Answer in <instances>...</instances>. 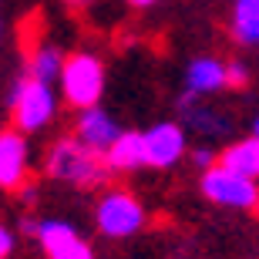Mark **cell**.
<instances>
[{"mask_svg": "<svg viewBox=\"0 0 259 259\" xmlns=\"http://www.w3.org/2000/svg\"><path fill=\"white\" fill-rule=\"evenodd\" d=\"M219 165L229 168V172H239L252 182H259V138L249 135V138H239V142H229L219 152Z\"/></svg>", "mask_w": 259, "mask_h": 259, "instance_id": "7c38bea8", "label": "cell"}, {"mask_svg": "<svg viewBox=\"0 0 259 259\" xmlns=\"http://www.w3.org/2000/svg\"><path fill=\"white\" fill-rule=\"evenodd\" d=\"M44 172L58 182L77 185V189H98L108 182L111 168L105 165V158L98 152H91L74 132L58 138L44 155Z\"/></svg>", "mask_w": 259, "mask_h": 259, "instance_id": "6da1fadb", "label": "cell"}, {"mask_svg": "<svg viewBox=\"0 0 259 259\" xmlns=\"http://www.w3.org/2000/svg\"><path fill=\"white\" fill-rule=\"evenodd\" d=\"M7 108L14 115V128L24 135H37L58 118V95H54V84H40V81H30L27 74L17 77L10 84L7 95Z\"/></svg>", "mask_w": 259, "mask_h": 259, "instance_id": "7a4b0ae2", "label": "cell"}, {"mask_svg": "<svg viewBox=\"0 0 259 259\" xmlns=\"http://www.w3.org/2000/svg\"><path fill=\"white\" fill-rule=\"evenodd\" d=\"M0 37H4V24H0Z\"/></svg>", "mask_w": 259, "mask_h": 259, "instance_id": "7402d4cb", "label": "cell"}, {"mask_svg": "<svg viewBox=\"0 0 259 259\" xmlns=\"http://www.w3.org/2000/svg\"><path fill=\"white\" fill-rule=\"evenodd\" d=\"M189 165H192V168H199V172H209V168H215V165H219V152H215L212 145H199V148H192V152H189Z\"/></svg>", "mask_w": 259, "mask_h": 259, "instance_id": "2e32d148", "label": "cell"}, {"mask_svg": "<svg viewBox=\"0 0 259 259\" xmlns=\"http://www.w3.org/2000/svg\"><path fill=\"white\" fill-rule=\"evenodd\" d=\"M199 189L212 205H222V209H256L259 202V182H252L239 172H229L222 165L202 172Z\"/></svg>", "mask_w": 259, "mask_h": 259, "instance_id": "5b68a950", "label": "cell"}, {"mask_svg": "<svg viewBox=\"0 0 259 259\" xmlns=\"http://www.w3.org/2000/svg\"><path fill=\"white\" fill-rule=\"evenodd\" d=\"M30 182V145L27 135L17 128L0 132V189L24 192Z\"/></svg>", "mask_w": 259, "mask_h": 259, "instance_id": "52a82bcc", "label": "cell"}, {"mask_svg": "<svg viewBox=\"0 0 259 259\" xmlns=\"http://www.w3.org/2000/svg\"><path fill=\"white\" fill-rule=\"evenodd\" d=\"M71 10H81V7H91V0H64Z\"/></svg>", "mask_w": 259, "mask_h": 259, "instance_id": "d6986e66", "label": "cell"}, {"mask_svg": "<svg viewBox=\"0 0 259 259\" xmlns=\"http://www.w3.org/2000/svg\"><path fill=\"white\" fill-rule=\"evenodd\" d=\"M145 138V162L148 168H175V165L189 158V135L182 121H155L142 132Z\"/></svg>", "mask_w": 259, "mask_h": 259, "instance_id": "8992f818", "label": "cell"}, {"mask_svg": "<svg viewBox=\"0 0 259 259\" xmlns=\"http://www.w3.org/2000/svg\"><path fill=\"white\" fill-rule=\"evenodd\" d=\"M229 34L242 48H259V0H236L229 17Z\"/></svg>", "mask_w": 259, "mask_h": 259, "instance_id": "5bb4252c", "label": "cell"}, {"mask_svg": "<svg viewBox=\"0 0 259 259\" xmlns=\"http://www.w3.org/2000/svg\"><path fill=\"white\" fill-rule=\"evenodd\" d=\"M108 74H105V61L98 58L95 51H74L67 54L64 71H61V98L74 111L95 108L105 95Z\"/></svg>", "mask_w": 259, "mask_h": 259, "instance_id": "3957f363", "label": "cell"}, {"mask_svg": "<svg viewBox=\"0 0 259 259\" xmlns=\"http://www.w3.org/2000/svg\"><path fill=\"white\" fill-rule=\"evenodd\" d=\"M105 165L111 168V172H121V175L138 172V168H148L142 132H121V138H118V142L111 145V152L105 155Z\"/></svg>", "mask_w": 259, "mask_h": 259, "instance_id": "8fae6325", "label": "cell"}, {"mask_svg": "<svg viewBox=\"0 0 259 259\" xmlns=\"http://www.w3.org/2000/svg\"><path fill=\"white\" fill-rule=\"evenodd\" d=\"M256 212H259V202H256Z\"/></svg>", "mask_w": 259, "mask_h": 259, "instance_id": "603a6c76", "label": "cell"}, {"mask_svg": "<svg viewBox=\"0 0 259 259\" xmlns=\"http://www.w3.org/2000/svg\"><path fill=\"white\" fill-rule=\"evenodd\" d=\"M185 88L195 91V95H202V98L226 91V61L212 58V54L192 58L189 67H185Z\"/></svg>", "mask_w": 259, "mask_h": 259, "instance_id": "9c48e42d", "label": "cell"}, {"mask_svg": "<svg viewBox=\"0 0 259 259\" xmlns=\"http://www.w3.org/2000/svg\"><path fill=\"white\" fill-rule=\"evenodd\" d=\"M14 246H17V239H14V232L0 222V259H10V252H14Z\"/></svg>", "mask_w": 259, "mask_h": 259, "instance_id": "ac0fdd59", "label": "cell"}, {"mask_svg": "<svg viewBox=\"0 0 259 259\" xmlns=\"http://www.w3.org/2000/svg\"><path fill=\"white\" fill-rule=\"evenodd\" d=\"M182 125H189L195 135H202V138L212 142V138H229L232 135V115L226 111V108H215V105L199 101L189 115H182Z\"/></svg>", "mask_w": 259, "mask_h": 259, "instance_id": "30bf717a", "label": "cell"}, {"mask_svg": "<svg viewBox=\"0 0 259 259\" xmlns=\"http://www.w3.org/2000/svg\"><path fill=\"white\" fill-rule=\"evenodd\" d=\"M249 135H256V138H259V115L252 118V125H249Z\"/></svg>", "mask_w": 259, "mask_h": 259, "instance_id": "44dd1931", "label": "cell"}, {"mask_svg": "<svg viewBox=\"0 0 259 259\" xmlns=\"http://www.w3.org/2000/svg\"><path fill=\"white\" fill-rule=\"evenodd\" d=\"M95 226L105 239H132L148 226V212L128 189H105L95 202Z\"/></svg>", "mask_w": 259, "mask_h": 259, "instance_id": "277c9868", "label": "cell"}, {"mask_svg": "<svg viewBox=\"0 0 259 259\" xmlns=\"http://www.w3.org/2000/svg\"><path fill=\"white\" fill-rule=\"evenodd\" d=\"M64 54L54 44H37L27 58V77L40 84H61V71H64Z\"/></svg>", "mask_w": 259, "mask_h": 259, "instance_id": "4fadbf2b", "label": "cell"}, {"mask_svg": "<svg viewBox=\"0 0 259 259\" xmlns=\"http://www.w3.org/2000/svg\"><path fill=\"white\" fill-rule=\"evenodd\" d=\"M132 7H138V10H145V7H155V0H128Z\"/></svg>", "mask_w": 259, "mask_h": 259, "instance_id": "ffe728a7", "label": "cell"}, {"mask_svg": "<svg viewBox=\"0 0 259 259\" xmlns=\"http://www.w3.org/2000/svg\"><path fill=\"white\" fill-rule=\"evenodd\" d=\"M51 259H95V249L84 242V236H77L71 246H64L58 256H51Z\"/></svg>", "mask_w": 259, "mask_h": 259, "instance_id": "e0dca14e", "label": "cell"}, {"mask_svg": "<svg viewBox=\"0 0 259 259\" xmlns=\"http://www.w3.org/2000/svg\"><path fill=\"white\" fill-rule=\"evenodd\" d=\"M121 132H125V128L118 125L115 115L105 111L101 105L84 108V111H77V118H74V135L91 148V152L101 155V158L111 152V145L121 138Z\"/></svg>", "mask_w": 259, "mask_h": 259, "instance_id": "ba28073f", "label": "cell"}, {"mask_svg": "<svg viewBox=\"0 0 259 259\" xmlns=\"http://www.w3.org/2000/svg\"><path fill=\"white\" fill-rule=\"evenodd\" d=\"M249 64L246 61H226V88L229 91H242L249 84Z\"/></svg>", "mask_w": 259, "mask_h": 259, "instance_id": "9a60e30c", "label": "cell"}]
</instances>
